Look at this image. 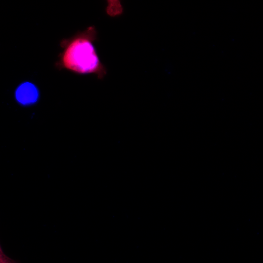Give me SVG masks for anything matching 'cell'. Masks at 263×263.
<instances>
[{
  "mask_svg": "<svg viewBox=\"0 0 263 263\" xmlns=\"http://www.w3.org/2000/svg\"><path fill=\"white\" fill-rule=\"evenodd\" d=\"M97 33L94 26L78 31L71 37L62 39L59 54L56 65L77 75L93 74L102 79L107 74V69L101 62L94 42Z\"/></svg>",
  "mask_w": 263,
  "mask_h": 263,
  "instance_id": "1",
  "label": "cell"
},
{
  "mask_svg": "<svg viewBox=\"0 0 263 263\" xmlns=\"http://www.w3.org/2000/svg\"><path fill=\"white\" fill-rule=\"evenodd\" d=\"M39 93L37 87L29 82L19 85L15 91V97L18 103L23 105H29L36 103Z\"/></svg>",
  "mask_w": 263,
  "mask_h": 263,
  "instance_id": "2",
  "label": "cell"
},
{
  "mask_svg": "<svg viewBox=\"0 0 263 263\" xmlns=\"http://www.w3.org/2000/svg\"><path fill=\"white\" fill-rule=\"evenodd\" d=\"M0 263H18L16 261L7 256L3 251L0 244Z\"/></svg>",
  "mask_w": 263,
  "mask_h": 263,
  "instance_id": "3",
  "label": "cell"
}]
</instances>
